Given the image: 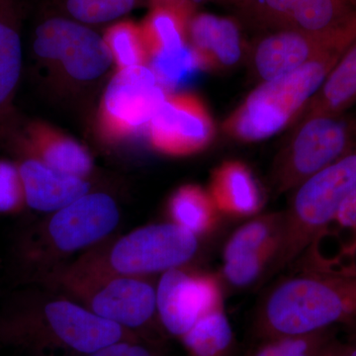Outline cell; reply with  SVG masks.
<instances>
[{
	"label": "cell",
	"mask_w": 356,
	"mask_h": 356,
	"mask_svg": "<svg viewBox=\"0 0 356 356\" xmlns=\"http://www.w3.org/2000/svg\"><path fill=\"white\" fill-rule=\"evenodd\" d=\"M356 323V266L307 269L278 281L255 311L257 339L302 336Z\"/></svg>",
	"instance_id": "6da1fadb"
},
{
	"label": "cell",
	"mask_w": 356,
	"mask_h": 356,
	"mask_svg": "<svg viewBox=\"0 0 356 356\" xmlns=\"http://www.w3.org/2000/svg\"><path fill=\"white\" fill-rule=\"evenodd\" d=\"M139 337L69 299L20 300L0 314V344L37 356H83Z\"/></svg>",
	"instance_id": "7a4b0ae2"
},
{
	"label": "cell",
	"mask_w": 356,
	"mask_h": 356,
	"mask_svg": "<svg viewBox=\"0 0 356 356\" xmlns=\"http://www.w3.org/2000/svg\"><path fill=\"white\" fill-rule=\"evenodd\" d=\"M356 191V146L294 189L282 224L277 250L264 276L267 282L305 254L334 222L337 211Z\"/></svg>",
	"instance_id": "3957f363"
},
{
	"label": "cell",
	"mask_w": 356,
	"mask_h": 356,
	"mask_svg": "<svg viewBox=\"0 0 356 356\" xmlns=\"http://www.w3.org/2000/svg\"><path fill=\"white\" fill-rule=\"evenodd\" d=\"M343 53L325 54L284 76L264 81L226 119L225 133L250 143L280 132L305 109Z\"/></svg>",
	"instance_id": "277c9868"
},
{
	"label": "cell",
	"mask_w": 356,
	"mask_h": 356,
	"mask_svg": "<svg viewBox=\"0 0 356 356\" xmlns=\"http://www.w3.org/2000/svg\"><path fill=\"white\" fill-rule=\"evenodd\" d=\"M62 283L81 305L140 336L158 320L156 288L144 277L113 273L88 259L69 269Z\"/></svg>",
	"instance_id": "5b68a950"
},
{
	"label": "cell",
	"mask_w": 356,
	"mask_h": 356,
	"mask_svg": "<svg viewBox=\"0 0 356 356\" xmlns=\"http://www.w3.org/2000/svg\"><path fill=\"white\" fill-rule=\"evenodd\" d=\"M356 146V112L320 115L299 126L274 159L270 182L276 194L286 193L341 158Z\"/></svg>",
	"instance_id": "8992f818"
},
{
	"label": "cell",
	"mask_w": 356,
	"mask_h": 356,
	"mask_svg": "<svg viewBox=\"0 0 356 356\" xmlns=\"http://www.w3.org/2000/svg\"><path fill=\"white\" fill-rule=\"evenodd\" d=\"M33 53L51 72L77 84L92 83L113 64L103 37L65 17L48 18L37 26Z\"/></svg>",
	"instance_id": "52a82bcc"
},
{
	"label": "cell",
	"mask_w": 356,
	"mask_h": 356,
	"mask_svg": "<svg viewBox=\"0 0 356 356\" xmlns=\"http://www.w3.org/2000/svg\"><path fill=\"white\" fill-rule=\"evenodd\" d=\"M198 238L172 222L147 225L122 236L104 261H96L123 275L163 274L186 266L195 257Z\"/></svg>",
	"instance_id": "ba28073f"
},
{
	"label": "cell",
	"mask_w": 356,
	"mask_h": 356,
	"mask_svg": "<svg viewBox=\"0 0 356 356\" xmlns=\"http://www.w3.org/2000/svg\"><path fill=\"white\" fill-rule=\"evenodd\" d=\"M166 93L147 65L117 70L98 111L100 138L114 144L147 128Z\"/></svg>",
	"instance_id": "9c48e42d"
},
{
	"label": "cell",
	"mask_w": 356,
	"mask_h": 356,
	"mask_svg": "<svg viewBox=\"0 0 356 356\" xmlns=\"http://www.w3.org/2000/svg\"><path fill=\"white\" fill-rule=\"evenodd\" d=\"M156 297L159 325L177 339L206 314L224 308L221 278L184 266L161 274Z\"/></svg>",
	"instance_id": "30bf717a"
},
{
	"label": "cell",
	"mask_w": 356,
	"mask_h": 356,
	"mask_svg": "<svg viewBox=\"0 0 356 356\" xmlns=\"http://www.w3.org/2000/svg\"><path fill=\"white\" fill-rule=\"evenodd\" d=\"M147 130L151 146L172 156L199 153L215 136L209 110L199 96L189 92L166 93Z\"/></svg>",
	"instance_id": "8fae6325"
},
{
	"label": "cell",
	"mask_w": 356,
	"mask_h": 356,
	"mask_svg": "<svg viewBox=\"0 0 356 356\" xmlns=\"http://www.w3.org/2000/svg\"><path fill=\"white\" fill-rule=\"evenodd\" d=\"M356 39V16L332 31L270 32L255 46L252 65L257 76L270 81L332 51H343Z\"/></svg>",
	"instance_id": "7c38bea8"
},
{
	"label": "cell",
	"mask_w": 356,
	"mask_h": 356,
	"mask_svg": "<svg viewBox=\"0 0 356 356\" xmlns=\"http://www.w3.org/2000/svg\"><path fill=\"white\" fill-rule=\"evenodd\" d=\"M120 221L113 198L88 192L70 205L51 213L43 228V242L60 254H72L108 236Z\"/></svg>",
	"instance_id": "4fadbf2b"
},
{
	"label": "cell",
	"mask_w": 356,
	"mask_h": 356,
	"mask_svg": "<svg viewBox=\"0 0 356 356\" xmlns=\"http://www.w3.org/2000/svg\"><path fill=\"white\" fill-rule=\"evenodd\" d=\"M242 8L248 19L270 32L332 31L356 16V6L346 0H248Z\"/></svg>",
	"instance_id": "5bb4252c"
},
{
	"label": "cell",
	"mask_w": 356,
	"mask_h": 356,
	"mask_svg": "<svg viewBox=\"0 0 356 356\" xmlns=\"http://www.w3.org/2000/svg\"><path fill=\"white\" fill-rule=\"evenodd\" d=\"M17 165L26 206L33 210L55 213L90 192L86 178L60 172L28 154H23Z\"/></svg>",
	"instance_id": "9a60e30c"
},
{
	"label": "cell",
	"mask_w": 356,
	"mask_h": 356,
	"mask_svg": "<svg viewBox=\"0 0 356 356\" xmlns=\"http://www.w3.org/2000/svg\"><path fill=\"white\" fill-rule=\"evenodd\" d=\"M188 40L203 70L229 69L242 56L240 28L231 18L194 13L189 21Z\"/></svg>",
	"instance_id": "2e32d148"
},
{
	"label": "cell",
	"mask_w": 356,
	"mask_h": 356,
	"mask_svg": "<svg viewBox=\"0 0 356 356\" xmlns=\"http://www.w3.org/2000/svg\"><path fill=\"white\" fill-rule=\"evenodd\" d=\"M23 154L60 172L86 179L92 172V158L88 149L44 122H33L26 129Z\"/></svg>",
	"instance_id": "e0dca14e"
},
{
	"label": "cell",
	"mask_w": 356,
	"mask_h": 356,
	"mask_svg": "<svg viewBox=\"0 0 356 356\" xmlns=\"http://www.w3.org/2000/svg\"><path fill=\"white\" fill-rule=\"evenodd\" d=\"M208 191L220 214L255 216L264 206L259 181L252 170L240 161H224L215 168Z\"/></svg>",
	"instance_id": "ac0fdd59"
},
{
	"label": "cell",
	"mask_w": 356,
	"mask_h": 356,
	"mask_svg": "<svg viewBox=\"0 0 356 356\" xmlns=\"http://www.w3.org/2000/svg\"><path fill=\"white\" fill-rule=\"evenodd\" d=\"M20 0H0V115L13 102L22 70Z\"/></svg>",
	"instance_id": "d6986e66"
},
{
	"label": "cell",
	"mask_w": 356,
	"mask_h": 356,
	"mask_svg": "<svg viewBox=\"0 0 356 356\" xmlns=\"http://www.w3.org/2000/svg\"><path fill=\"white\" fill-rule=\"evenodd\" d=\"M356 104V39L344 51L324 83L303 110L300 121L343 113Z\"/></svg>",
	"instance_id": "ffe728a7"
},
{
	"label": "cell",
	"mask_w": 356,
	"mask_h": 356,
	"mask_svg": "<svg viewBox=\"0 0 356 356\" xmlns=\"http://www.w3.org/2000/svg\"><path fill=\"white\" fill-rule=\"evenodd\" d=\"M195 7L175 4H154L140 23L149 58L186 46L188 25Z\"/></svg>",
	"instance_id": "44dd1931"
},
{
	"label": "cell",
	"mask_w": 356,
	"mask_h": 356,
	"mask_svg": "<svg viewBox=\"0 0 356 356\" xmlns=\"http://www.w3.org/2000/svg\"><path fill=\"white\" fill-rule=\"evenodd\" d=\"M172 222L194 235L210 233L219 221V210L209 191L195 184H186L173 192L168 203Z\"/></svg>",
	"instance_id": "7402d4cb"
},
{
	"label": "cell",
	"mask_w": 356,
	"mask_h": 356,
	"mask_svg": "<svg viewBox=\"0 0 356 356\" xmlns=\"http://www.w3.org/2000/svg\"><path fill=\"white\" fill-rule=\"evenodd\" d=\"M188 356H234L236 339L224 308L206 314L180 337Z\"/></svg>",
	"instance_id": "603a6c76"
},
{
	"label": "cell",
	"mask_w": 356,
	"mask_h": 356,
	"mask_svg": "<svg viewBox=\"0 0 356 356\" xmlns=\"http://www.w3.org/2000/svg\"><path fill=\"white\" fill-rule=\"evenodd\" d=\"M282 224V212L257 215L245 222L229 236L222 248V261L257 252L278 241Z\"/></svg>",
	"instance_id": "cb8c5ba5"
},
{
	"label": "cell",
	"mask_w": 356,
	"mask_h": 356,
	"mask_svg": "<svg viewBox=\"0 0 356 356\" xmlns=\"http://www.w3.org/2000/svg\"><path fill=\"white\" fill-rule=\"evenodd\" d=\"M103 40L117 70L147 65L149 54L140 24L130 20L119 21L110 26Z\"/></svg>",
	"instance_id": "d4e9b609"
},
{
	"label": "cell",
	"mask_w": 356,
	"mask_h": 356,
	"mask_svg": "<svg viewBox=\"0 0 356 356\" xmlns=\"http://www.w3.org/2000/svg\"><path fill=\"white\" fill-rule=\"evenodd\" d=\"M334 329L302 336L257 339L243 356H318L334 339Z\"/></svg>",
	"instance_id": "484cf974"
},
{
	"label": "cell",
	"mask_w": 356,
	"mask_h": 356,
	"mask_svg": "<svg viewBox=\"0 0 356 356\" xmlns=\"http://www.w3.org/2000/svg\"><path fill=\"white\" fill-rule=\"evenodd\" d=\"M147 67L168 92L188 81L199 70H203L197 55L189 44L177 51L152 56Z\"/></svg>",
	"instance_id": "4316f807"
},
{
	"label": "cell",
	"mask_w": 356,
	"mask_h": 356,
	"mask_svg": "<svg viewBox=\"0 0 356 356\" xmlns=\"http://www.w3.org/2000/svg\"><path fill=\"white\" fill-rule=\"evenodd\" d=\"M277 243L274 241L257 252L224 261L220 278L234 288L248 287L261 280L275 257Z\"/></svg>",
	"instance_id": "83f0119b"
},
{
	"label": "cell",
	"mask_w": 356,
	"mask_h": 356,
	"mask_svg": "<svg viewBox=\"0 0 356 356\" xmlns=\"http://www.w3.org/2000/svg\"><path fill=\"white\" fill-rule=\"evenodd\" d=\"M138 0H64L65 11L81 24L112 22L135 8Z\"/></svg>",
	"instance_id": "f1b7e54d"
},
{
	"label": "cell",
	"mask_w": 356,
	"mask_h": 356,
	"mask_svg": "<svg viewBox=\"0 0 356 356\" xmlns=\"http://www.w3.org/2000/svg\"><path fill=\"white\" fill-rule=\"evenodd\" d=\"M26 206L17 163L0 159V214H15Z\"/></svg>",
	"instance_id": "f546056e"
},
{
	"label": "cell",
	"mask_w": 356,
	"mask_h": 356,
	"mask_svg": "<svg viewBox=\"0 0 356 356\" xmlns=\"http://www.w3.org/2000/svg\"><path fill=\"white\" fill-rule=\"evenodd\" d=\"M83 356H165L159 339L139 337L122 339Z\"/></svg>",
	"instance_id": "4dcf8cb0"
},
{
	"label": "cell",
	"mask_w": 356,
	"mask_h": 356,
	"mask_svg": "<svg viewBox=\"0 0 356 356\" xmlns=\"http://www.w3.org/2000/svg\"><path fill=\"white\" fill-rule=\"evenodd\" d=\"M334 222H337L341 228L353 229L356 233V191H353L341 204ZM346 252L350 255L355 254L356 238Z\"/></svg>",
	"instance_id": "1f68e13d"
},
{
	"label": "cell",
	"mask_w": 356,
	"mask_h": 356,
	"mask_svg": "<svg viewBox=\"0 0 356 356\" xmlns=\"http://www.w3.org/2000/svg\"><path fill=\"white\" fill-rule=\"evenodd\" d=\"M318 356H348L343 343L332 339Z\"/></svg>",
	"instance_id": "d6a6232c"
},
{
	"label": "cell",
	"mask_w": 356,
	"mask_h": 356,
	"mask_svg": "<svg viewBox=\"0 0 356 356\" xmlns=\"http://www.w3.org/2000/svg\"><path fill=\"white\" fill-rule=\"evenodd\" d=\"M350 329V336L348 341L344 343L346 346V355L348 356H356V327L355 325H348Z\"/></svg>",
	"instance_id": "836d02e7"
},
{
	"label": "cell",
	"mask_w": 356,
	"mask_h": 356,
	"mask_svg": "<svg viewBox=\"0 0 356 356\" xmlns=\"http://www.w3.org/2000/svg\"><path fill=\"white\" fill-rule=\"evenodd\" d=\"M187 2L191 3L192 6H195L196 4L201 3V2L208 1V0H186Z\"/></svg>",
	"instance_id": "e575fe53"
},
{
	"label": "cell",
	"mask_w": 356,
	"mask_h": 356,
	"mask_svg": "<svg viewBox=\"0 0 356 356\" xmlns=\"http://www.w3.org/2000/svg\"><path fill=\"white\" fill-rule=\"evenodd\" d=\"M346 1L350 2L353 6H356V0H346Z\"/></svg>",
	"instance_id": "d590c367"
},
{
	"label": "cell",
	"mask_w": 356,
	"mask_h": 356,
	"mask_svg": "<svg viewBox=\"0 0 356 356\" xmlns=\"http://www.w3.org/2000/svg\"><path fill=\"white\" fill-rule=\"evenodd\" d=\"M238 1H240L241 3H242V2L248 1V0H238Z\"/></svg>",
	"instance_id": "8d00e7d4"
},
{
	"label": "cell",
	"mask_w": 356,
	"mask_h": 356,
	"mask_svg": "<svg viewBox=\"0 0 356 356\" xmlns=\"http://www.w3.org/2000/svg\"><path fill=\"white\" fill-rule=\"evenodd\" d=\"M353 325H355V327H356V323H355V324H353Z\"/></svg>",
	"instance_id": "74e56055"
}]
</instances>
